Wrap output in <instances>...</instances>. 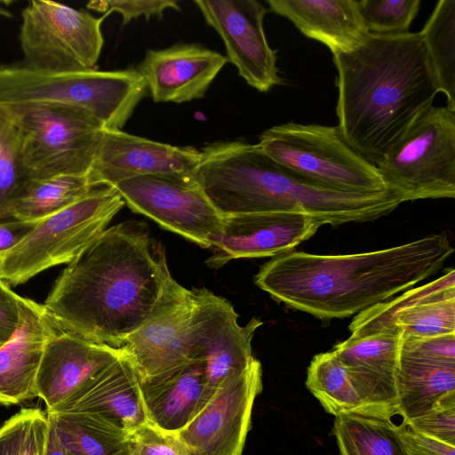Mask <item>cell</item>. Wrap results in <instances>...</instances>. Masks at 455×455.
I'll return each mask as SVG.
<instances>
[{
  "label": "cell",
  "instance_id": "cell-1",
  "mask_svg": "<svg viewBox=\"0 0 455 455\" xmlns=\"http://www.w3.org/2000/svg\"><path fill=\"white\" fill-rule=\"evenodd\" d=\"M182 287L148 226L126 220L68 264L43 305L61 331L121 348Z\"/></svg>",
  "mask_w": 455,
  "mask_h": 455
},
{
  "label": "cell",
  "instance_id": "cell-2",
  "mask_svg": "<svg viewBox=\"0 0 455 455\" xmlns=\"http://www.w3.org/2000/svg\"><path fill=\"white\" fill-rule=\"evenodd\" d=\"M453 252L446 233L354 254L291 251L264 263L254 283L289 307L323 320L346 318L435 275Z\"/></svg>",
  "mask_w": 455,
  "mask_h": 455
},
{
  "label": "cell",
  "instance_id": "cell-3",
  "mask_svg": "<svg viewBox=\"0 0 455 455\" xmlns=\"http://www.w3.org/2000/svg\"><path fill=\"white\" fill-rule=\"evenodd\" d=\"M333 61L338 128L377 166L440 92L421 36L369 34L353 51L333 55Z\"/></svg>",
  "mask_w": 455,
  "mask_h": 455
},
{
  "label": "cell",
  "instance_id": "cell-4",
  "mask_svg": "<svg viewBox=\"0 0 455 455\" xmlns=\"http://www.w3.org/2000/svg\"><path fill=\"white\" fill-rule=\"evenodd\" d=\"M192 178L223 216L302 212L334 227L374 220L405 202L389 189L349 193L322 188L273 160L258 144L240 140L204 147Z\"/></svg>",
  "mask_w": 455,
  "mask_h": 455
},
{
  "label": "cell",
  "instance_id": "cell-5",
  "mask_svg": "<svg viewBox=\"0 0 455 455\" xmlns=\"http://www.w3.org/2000/svg\"><path fill=\"white\" fill-rule=\"evenodd\" d=\"M148 91L137 68L52 72L27 66L0 68V107L74 105L87 109L109 130H122Z\"/></svg>",
  "mask_w": 455,
  "mask_h": 455
},
{
  "label": "cell",
  "instance_id": "cell-6",
  "mask_svg": "<svg viewBox=\"0 0 455 455\" xmlns=\"http://www.w3.org/2000/svg\"><path fill=\"white\" fill-rule=\"evenodd\" d=\"M18 129L22 164L28 179L88 174L103 133L87 109L68 104L0 107Z\"/></svg>",
  "mask_w": 455,
  "mask_h": 455
},
{
  "label": "cell",
  "instance_id": "cell-7",
  "mask_svg": "<svg viewBox=\"0 0 455 455\" xmlns=\"http://www.w3.org/2000/svg\"><path fill=\"white\" fill-rule=\"evenodd\" d=\"M124 204L113 186L100 185L41 220L20 243L0 253V278L16 286L50 267L70 263L107 228Z\"/></svg>",
  "mask_w": 455,
  "mask_h": 455
},
{
  "label": "cell",
  "instance_id": "cell-8",
  "mask_svg": "<svg viewBox=\"0 0 455 455\" xmlns=\"http://www.w3.org/2000/svg\"><path fill=\"white\" fill-rule=\"evenodd\" d=\"M259 148L273 160L330 190H387L378 167L355 151L338 126L286 123L259 135Z\"/></svg>",
  "mask_w": 455,
  "mask_h": 455
},
{
  "label": "cell",
  "instance_id": "cell-9",
  "mask_svg": "<svg viewBox=\"0 0 455 455\" xmlns=\"http://www.w3.org/2000/svg\"><path fill=\"white\" fill-rule=\"evenodd\" d=\"M404 201L455 197V111L432 106L377 165Z\"/></svg>",
  "mask_w": 455,
  "mask_h": 455
},
{
  "label": "cell",
  "instance_id": "cell-10",
  "mask_svg": "<svg viewBox=\"0 0 455 455\" xmlns=\"http://www.w3.org/2000/svg\"><path fill=\"white\" fill-rule=\"evenodd\" d=\"M105 17L53 1H30L20 29L27 67L52 72L94 68L104 44L100 26Z\"/></svg>",
  "mask_w": 455,
  "mask_h": 455
},
{
  "label": "cell",
  "instance_id": "cell-11",
  "mask_svg": "<svg viewBox=\"0 0 455 455\" xmlns=\"http://www.w3.org/2000/svg\"><path fill=\"white\" fill-rule=\"evenodd\" d=\"M134 212L164 228L210 248L220 231L223 215L194 181L192 175L151 174L130 178L113 186Z\"/></svg>",
  "mask_w": 455,
  "mask_h": 455
},
{
  "label": "cell",
  "instance_id": "cell-12",
  "mask_svg": "<svg viewBox=\"0 0 455 455\" xmlns=\"http://www.w3.org/2000/svg\"><path fill=\"white\" fill-rule=\"evenodd\" d=\"M262 387V367L255 357L243 370L227 376L176 434L188 455H242L253 403Z\"/></svg>",
  "mask_w": 455,
  "mask_h": 455
},
{
  "label": "cell",
  "instance_id": "cell-13",
  "mask_svg": "<svg viewBox=\"0 0 455 455\" xmlns=\"http://www.w3.org/2000/svg\"><path fill=\"white\" fill-rule=\"evenodd\" d=\"M190 292L194 358L204 363L206 385L212 392L227 376L243 370L254 357L252 338L263 323L252 317L242 326L226 299L204 287L193 288Z\"/></svg>",
  "mask_w": 455,
  "mask_h": 455
},
{
  "label": "cell",
  "instance_id": "cell-14",
  "mask_svg": "<svg viewBox=\"0 0 455 455\" xmlns=\"http://www.w3.org/2000/svg\"><path fill=\"white\" fill-rule=\"evenodd\" d=\"M206 23L224 42L227 59L246 83L267 92L283 83L276 51L267 40L263 19L267 9L257 0H196Z\"/></svg>",
  "mask_w": 455,
  "mask_h": 455
},
{
  "label": "cell",
  "instance_id": "cell-15",
  "mask_svg": "<svg viewBox=\"0 0 455 455\" xmlns=\"http://www.w3.org/2000/svg\"><path fill=\"white\" fill-rule=\"evenodd\" d=\"M322 223L302 212H268L223 216L205 263L219 268L242 258L275 257L291 251L315 234Z\"/></svg>",
  "mask_w": 455,
  "mask_h": 455
},
{
  "label": "cell",
  "instance_id": "cell-16",
  "mask_svg": "<svg viewBox=\"0 0 455 455\" xmlns=\"http://www.w3.org/2000/svg\"><path fill=\"white\" fill-rule=\"evenodd\" d=\"M199 160L200 151L192 147H176L122 130L103 129L87 175L93 185L108 186L142 175L191 176Z\"/></svg>",
  "mask_w": 455,
  "mask_h": 455
},
{
  "label": "cell",
  "instance_id": "cell-17",
  "mask_svg": "<svg viewBox=\"0 0 455 455\" xmlns=\"http://www.w3.org/2000/svg\"><path fill=\"white\" fill-rule=\"evenodd\" d=\"M402 340V334L348 338L331 350L345 366L371 417L391 419L397 413Z\"/></svg>",
  "mask_w": 455,
  "mask_h": 455
},
{
  "label": "cell",
  "instance_id": "cell-18",
  "mask_svg": "<svg viewBox=\"0 0 455 455\" xmlns=\"http://www.w3.org/2000/svg\"><path fill=\"white\" fill-rule=\"evenodd\" d=\"M124 354L121 348L100 344L60 331L48 340L40 362L37 397L46 413L88 384Z\"/></svg>",
  "mask_w": 455,
  "mask_h": 455
},
{
  "label": "cell",
  "instance_id": "cell-19",
  "mask_svg": "<svg viewBox=\"0 0 455 455\" xmlns=\"http://www.w3.org/2000/svg\"><path fill=\"white\" fill-rule=\"evenodd\" d=\"M60 331L43 304L20 298L18 326L0 346L1 404L37 397L36 377L44 347Z\"/></svg>",
  "mask_w": 455,
  "mask_h": 455
},
{
  "label": "cell",
  "instance_id": "cell-20",
  "mask_svg": "<svg viewBox=\"0 0 455 455\" xmlns=\"http://www.w3.org/2000/svg\"><path fill=\"white\" fill-rule=\"evenodd\" d=\"M192 308L190 290L182 287L128 338L121 349L132 362L140 379L196 360L191 341Z\"/></svg>",
  "mask_w": 455,
  "mask_h": 455
},
{
  "label": "cell",
  "instance_id": "cell-21",
  "mask_svg": "<svg viewBox=\"0 0 455 455\" xmlns=\"http://www.w3.org/2000/svg\"><path fill=\"white\" fill-rule=\"evenodd\" d=\"M228 61L220 52L185 44L148 50L137 70L154 101L182 103L203 98Z\"/></svg>",
  "mask_w": 455,
  "mask_h": 455
},
{
  "label": "cell",
  "instance_id": "cell-22",
  "mask_svg": "<svg viewBox=\"0 0 455 455\" xmlns=\"http://www.w3.org/2000/svg\"><path fill=\"white\" fill-rule=\"evenodd\" d=\"M140 381L137 369L124 353L88 384L46 414L89 413L129 433L148 421Z\"/></svg>",
  "mask_w": 455,
  "mask_h": 455
},
{
  "label": "cell",
  "instance_id": "cell-23",
  "mask_svg": "<svg viewBox=\"0 0 455 455\" xmlns=\"http://www.w3.org/2000/svg\"><path fill=\"white\" fill-rule=\"evenodd\" d=\"M140 389L148 421L175 435L191 421L213 392L207 387L204 363L200 360L141 379Z\"/></svg>",
  "mask_w": 455,
  "mask_h": 455
},
{
  "label": "cell",
  "instance_id": "cell-24",
  "mask_svg": "<svg viewBox=\"0 0 455 455\" xmlns=\"http://www.w3.org/2000/svg\"><path fill=\"white\" fill-rule=\"evenodd\" d=\"M307 37L325 44L333 55L349 52L369 36L357 0H267Z\"/></svg>",
  "mask_w": 455,
  "mask_h": 455
},
{
  "label": "cell",
  "instance_id": "cell-25",
  "mask_svg": "<svg viewBox=\"0 0 455 455\" xmlns=\"http://www.w3.org/2000/svg\"><path fill=\"white\" fill-rule=\"evenodd\" d=\"M396 387V415L407 421L455 390V363L431 362L400 353Z\"/></svg>",
  "mask_w": 455,
  "mask_h": 455
},
{
  "label": "cell",
  "instance_id": "cell-26",
  "mask_svg": "<svg viewBox=\"0 0 455 455\" xmlns=\"http://www.w3.org/2000/svg\"><path fill=\"white\" fill-rule=\"evenodd\" d=\"M93 185L87 174L28 179L12 200L8 218L38 222L87 196Z\"/></svg>",
  "mask_w": 455,
  "mask_h": 455
},
{
  "label": "cell",
  "instance_id": "cell-27",
  "mask_svg": "<svg viewBox=\"0 0 455 455\" xmlns=\"http://www.w3.org/2000/svg\"><path fill=\"white\" fill-rule=\"evenodd\" d=\"M66 455H131L127 433L84 412L47 414Z\"/></svg>",
  "mask_w": 455,
  "mask_h": 455
},
{
  "label": "cell",
  "instance_id": "cell-28",
  "mask_svg": "<svg viewBox=\"0 0 455 455\" xmlns=\"http://www.w3.org/2000/svg\"><path fill=\"white\" fill-rule=\"evenodd\" d=\"M306 387L325 411L334 417L342 414L371 417L345 366L331 351L312 358L307 371Z\"/></svg>",
  "mask_w": 455,
  "mask_h": 455
},
{
  "label": "cell",
  "instance_id": "cell-29",
  "mask_svg": "<svg viewBox=\"0 0 455 455\" xmlns=\"http://www.w3.org/2000/svg\"><path fill=\"white\" fill-rule=\"evenodd\" d=\"M455 298V270L448 268L433 282L406 290L356 315L349 325V339H359L378 334H396L393 320L403 309L419 302Z\"/></svg>",
  "mask_w": 455,
  "mask_h": 455
},
{
  "label": "cell",
  "instance_id": "cell-30",
  "mask_svg": "<svg viewBox=\"0 0 455 455\" xmlns=\"http://www.w3.org/2000/svg\"><path fill=\"white\" fill-rule=\"evenodd\" d=\"M419 34L439 92L455 111V0H440Z\"/></svg>",
  "mask_w": 455,
  "mask_h": 455
},
{
  "label": "cell",
  "instance_id": "cell-31",
  "mask_svg": "<svg viewBox=\"0 0 455 455\" xmlns=\"http://www.w3.org/2000/svg\"><path fill=\"white\" fill-rule=\"evenodd\" d=\"M339 455H406L391 419L355 414L335 417Z\"/></svg>",
  "mask_w": 455,
  "mask_h": 455
},
{
  "label": "cell",
  "instance_id": "cell-32",
  "mask_svg": "<svg viewBox=\"0 0 455 455\" xmlns=\"http://www.w3.org/2000/svg\"><path fill=\"white\" fill-rule=\"evenodd\" d=\"M393 330L406 339L455 334V298L419 302L403 309L393 320Z\"/></svg>",
  "mask_w": 455,
  "mask_h": 455
},
{
  "label": "cell",
  "instance_id": "cell-33",
  "mask_svg": "<svg viewBox=\"0 0 455 455\" xmlns=\"http://www.w3.org/2000/svg\"><path fill=\"white\" fill-rule=\"evenodd\" d=\"M48 431L47 414L23 408L0 426V455H44Z\"/></svg>",
  "mask_w": 455,
  "mask_h": 455
},
{
  "label": "cell",
  "instance_id": "cell-34",
  "mask_svg": "<svg viewBox=\"0 0 455 455\" xmlns=\"http://www.w3.org/2000/svg\"><path fill=\"white\" fill-rule=\"evenodd\" d=\"M27 180L20 132L0 113V221L8 218L10 205Z\"/></svg>",
  "mask_w": 455,
  "mask_h": 455
},
{
  "label": "cell",
  "instance_id": "cell-35",
  "mask_svg": "<svg viewBox=\"0 0 455 455\" xmlns=\"http://www.w3.org/2000/svg\"><path fill=\"white\" fill-rule=\"evenodd\" d=\"M420 3V0H357L368 33L379 36L408 33Z\"/></svg>",
  "mask_w": 455,
  "mask_h": 455
},
{
  "label": "cell",
  "instance_id": "cell-36",
  "mask_svg": "<svg viewBox=\"0 0 455 455\" xmlns=\"http://www.w3.org/2000/svg\"><path fill=\"white\" fill-rule=\"evenodd\" d=\"M402 422L419 434L455 446V390L441 396L421 415Z\"/></svg>",
  "mask_w": 455,
  "mask_h": 455
},
{
  "label": "cell",
  "instance_id": "cell-37",
  "mask_svg": "<svg viewBox=\"0 0 455 455\" xmlns=\"http://www.w3.org/2000/svg\"><path fill=\"white\" fill-rule=\"evenodd\" d=\"M131 455H188L175 434L149 421L127 433Z\"/></svg>",
  "mask_w": 455,
  "mask_h": 455
},
{
  "label": "cell",
  "instance_id": "cell-38",
  "mask_svg": "<svg viewBox=\"0 0 455 455\" xmlns=\"http://www.w3.org/2000/svg\"><path fill=\"white\" fill-rule=\"evenodd\" d=\"M87 7L98 12H107L105 16L113 11L119 12L122 15L123 25L140 16H144L147 20L151 16L161 19L167 9L180 10L179 3L175 0L92 1Z\"/></svg>",
  "mask_w": 455,
  "mask_h": 455
},
{
  "label": "cell",
  "instance_id": "cell-39",
  "mask_svg": "<svg viewBox=\"0 0 455 455\" xmlns=\"http://www.w3.org/2000/svg\"><path fill=\"white\" fill-rule=\"evenodd\" d=\"M401 354L431 362L455 363V334L415 339H403Z\"/></svg>",
  "mask_w": 455,
  "mask_h": 455
},
{
  "label": "cell",
  "instance_id": "cell-40",
  "mask_svg": "<svg viewBox=\"0 0 455 455\" xmlns=\"http://www.w3.org/2000/svg\"><path fill=\"white\" fill-rule=\"evenodd\" d=\"M396 431L406 455H455V446L426 436L404 423Z\"/></svg>",
  "mask_w": 455,
  "mask_h": 455
},
{
  "label": "cell",
  "instance_id": "cell-41",
  "mask_svg": "<svg viewBox=\"0 0 455 455\" xmlns=\"http://www.w3.org/2000/svg\"><path fill=\"white\" fill-rule=\"evenodd\" d=\"M20 298L0 278V346L8 340L18 326Z\"/></svg>",
  "mask_w": 455,
  "mask_h": 455
},
{
  "label": "cell",
  "instance_id": "cell-42",
  "mask_svg": "<svg viewBox=\"0 0 455 455\" xmlns=\"http://www.w3.org/2000/svg\"><path fill=\"white\" fill-rule=\"evenodd\" d=\"M38 222L18 220L0 221V253L9 251L20 243Z\"/></svg>",
  "mask_w": 455,
  "mask_h": 455
},
{
  "label": "cell",
  "instance_id": "cell-43",
  "mask_svg": "<svg viewBox=\"0 0 455 455\" xmlns=\"http://www.w3.org/2000/svg\"><path fill=\"white\" fill-rule=\"evenodd\" d=\"M44 455H66L59 436L50 423Z\"/></svg>",
  "mask_w": 455,
  "mask_h": 455
},
{
  "label": "cell",
  "instance_id": "cell-44",
  "mask_svg": "<svg viewBox=\"0 0 455 455\" xmlns=\"http://www.w3.org/2000/svg\"><path fill=\"white\" fill-rule=\"evenodd\" d=\"M0 15L4 17H12V12L2 6H0Z\"/></svg>",
  "mask_w": 455,
  "mask_h": 455
}]
</instances>
